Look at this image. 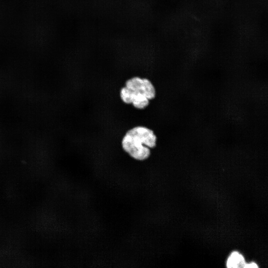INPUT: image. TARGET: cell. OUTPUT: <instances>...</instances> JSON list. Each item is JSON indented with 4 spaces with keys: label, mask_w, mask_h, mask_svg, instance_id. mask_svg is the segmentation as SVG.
Returning a JSON list of instances; mask_svg holds the SVG:
<instances>
[{
    "label": "cell",
    "mask_w": 268,
    "mask_h": 268,
    "mask_svg": "<svg viewBox=\"0 0 268 268\" xmlns=\"http://www.w3.org/2000/svg\"><path fill=\"white\" fill-rule=\"evenodd\" d=\"M244 257L237 252L231 253L227 261V267L229 268H244L245 265Z\"/></svg>",
    "instance_id": "3"
},
{
    "label": "cell",
    "mask_w": 268,
    "mask_h": 268,
    "mask_svg": "<svg viewBox=\"0 0 268 268\" xmlns=\"http://www.w3.org/2000/svg\"><path fill=\"white\" fill-rule=\"evenodd\" d=\"M157 137L154 132L138 126L128 130L124 135L121 145L123 150L135 160L142 161L150 155V148L156 146Z\"/></svg>",
    "instance_id": "1"
},
{
    "label": "cell",
    "mask_w": 268,
    "mask_h": 268,
    "mask_svg": "<svg viewBox=\"0 0 268 268\" xmlns=\"http://www.w3.org/2000/svg\"><path fill=\"white\" fill-rule=\"evenodd\" d=\"M245 268H258V266L255 263H251L250 264H245L244 267Z\"/></svg>",
    "instance_id": "4"
},
{
    "label": "cell",
    "mask_w": 268,
    "mask_h": 268,
    "mask_svg": "<svg viewBox=\"0 0 268 268\" xmlns=\"http://www.w3.org/2000/svg\"><path fill=\"white\" fill-rule=\"evenodd\" d=\"M155 96V88L152 82L146 78L137 76L128 79L120 91L121 99L124 103L132 104L139 110L146 108Z\"/></svg>",
    "instance_id": "2"
}]
</instances>
